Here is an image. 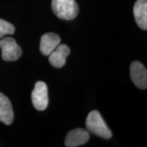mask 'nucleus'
<instances>
[{
	"instance_id": "obj_1",
	"label": "nucleus",
	"mask_w": 147,
	"mask_h": 147,
	"mask_svg": "<svg viewBox=\"0 0 147 147\" xmlns=\"http://www.w3.org/2000/svg\"><path fill=\"white\" fill-rule=\"evenodd\" d=\"M86 127L90 132L102 138L110 139L112 132L108 128L100 113L97 110L90 112L86 120Z\"/></svg>"
},
{
	"instance_id": "obj_2",
	"label": "nucleus",
	"mask_w": 147,
	"mask_h": 147,
	"mask_svg": "<svg viewBox=\"0 0 147 147\" xmlns=\"http://www.w3.org/2000/svg\"><path fill=\"white\" fill-rule=\"evenodd\" d=\"M52 9L58 18L63 20H73L79 12L75 0H53Z\"/></svg>"
},
{
	"instance_id": "obj_3",
	"label": "nucleus",
	"mask_w": 147,
	"mask_h": 147,
	"mask_svg": "<svg viewBox=\"0 0 147 147\" xmlns=\"http://www.w3.org/2000/svg\"><path fill=\"white\" fill-rule=\"evenodd\" d=\"M1 57L4 61H12L19 59L22 55V50L16 40L10 37H6L0 40Z\"/></svg>"
},
{
	"instance_id": "obj_4",
	"label": "nucleus",
	"mask_w": 147,
	"mask_h": 147,
	"mask_svg": "<svg viewBox=\"0 0 147 147\" xmlns=\"http://www.w3.org/2000/svg\"><path fill=\"white\" fill-rule=\"evenodd\" d=\"M33 105L36 110L42 111L47 108L49 104L48 87L47 84L42 81H38L35 84L34 89L32 93Z\"/></svg>"
},
{
	"instance_id": "obj_5",
	"label": "nucleus",
	"mask_w": 147,
	"mask_h": 147,
	"mask_svg": "<svg viewBox=\"0 0 147 147\" xmlns=\"http://www.w3.org/2000/svg\"><path fill=\"white\" fill-rule=\"evenodd\" d=\"M130 76L136 86L140 89L147 87V71L144 65L140 61L132 62L130 65Z\"/></svg>"
},
{
	"instance_id": "obj_6",
	"label": "nucleus",
	"mask_w": 147,
	"mask_h": 147,
	"mask_svg": "<svg viewBox=\"0 0 147 147\" xmlns=\"http://www.w3.org/2000/svg\"><path fill=\"white\" fill-rule=\"evenodd\" d=\"M89 140V131L82 128H76L67 134L65 145L67 147H76L86 144Z\"/></svg>"
},
{
	"instance_id": "obj_7",
	"label": "nucleus",
	"mask_w": 147,
	"mask_h": 147,
	"mask_svg": "<svg viewBox=\"0 0 147 147\" xmlns=\"http://www.w3.org/2000/svg\"><path fill=\"white\" fill-rule=\"evenodd\" d=\"M70 53V49L65 45H59L54 51L50 53L49 62L53 67L60 68L65 65L68 55Z\"/></svg>"
},
{
	"instance_id": "obj_8",
	"label": "nucleus",
	"mask_w": 147,
	"mask_h": 147,
	"mask_svg": "<svg viewBox=\"0 0 147 147\" xmlns=\"http://www.w3.org/2000/svg\"><path fill=\"white\" fill-rule=\"evenodd\" d=\"M61 42L59 35L55 33H47L42 36L40 40V50L44 55L48 56L56 49Z\"/></svg>"
},
{
	"instance_id": "obj_9",
	"label": "nucleus",
	"mask_w": 147,
	"mask_h": 147,
	"mask_svg": "<svg viewBox=\"0 0 147 147\" xmlns=\"http://www.w3.org/2000/svg\"><path fill=\"white\" fill-rule=\"evenodd\" d=\"M14 120V112L10 101L0 92V121L10 125Z\"/></svg>"
},
{
	"instance_id": "obj_10",
	"label": "nucleus",
	"mask_w": 147,
	"mask_h": 147,
	"mask_svg": "<svg viewBox=\"0 0 147 147\" xmlns=\"http://www.w3.org/2000/svg\"><path fill=\"white\" fill-rule=\"evenodd\" d=\"M134 14L137 25L141 29H147V1L137 0L134 7Z\"/></svg>"
},
{
	"instance_id": "obj_11",
	"label": "nucleus",
	"mask_w": 147,
	"mask_h": 147,
	"mask_svg": "<svg viewBox=\"0 0 147 147\" xmlns=\"http://www.w3.org/2000/svg\"><path fill=\"white\" fill-rule=\"evenodd\" d=\"M15 32V27L12 24L0 18V38L7 34H13Z\"/></svg>"
}]
</instances>
